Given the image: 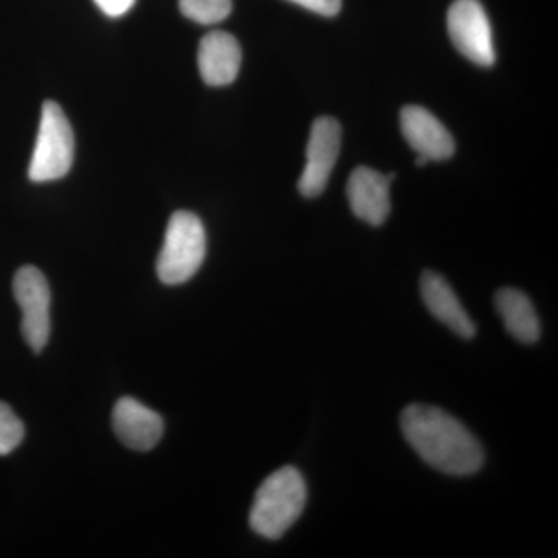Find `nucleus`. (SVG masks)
<instances>
[{
	"instance_id": "obj_12",
	"label": "nucleus",
	"mask_w": 558,
	"mask_h": 558,
	"mask_svg": "<svg viewBox=\"0 0 558 558\" xmlns=\"http://www.w3.org/2000/svg\"><path fill=\"white\" fill-rule=\"evenodd\" d=\"M421 295L427 310L461 339L469 340L475 336V323L462 307L446 278L435 271H424L421 278Z\"/></svg>"
},
{
	"instance_id": "obj_17",
	"label": "nucleus",
	"mask_w": 558,
	"mask_h": 558,
	"mask_svg": "<svg viewBox=\"0 0 558 558\" xmlns=\"http://www.w3.org/2000/svg\"><path fill=\"white\" fill-rule=\"evenodd\" d=\"M98 9L109 17H120L134 7L135 0H94Z\"/></svg>"
},
{
	"instance_id": "obj_3",
	"label": "nucleus",
	"mask_w": 558,
	"mask_h": 558,
	"mask_svg": "<svg viewBox=\"0 0 558 558\" xmlns=\"http://www.w3.org/2000/svg\"><path fill=\"white\" fill-rule=\"evenodd\" d=\"M207 253L204 223L194 213L171 216L163 247L157 259V275L168 286L183 284L197 274Z\"/></svg>"
},
{
	"instance_id": "obj_9",
	"label": "nucleus",
	"mask_w": 558,
	"mask_h": 558,
	"mask_svg": "<svg viewBox=\"0 0 558 558\" xmlns=\"http://www.w3.org/2000/svg\"><path fill=\"white\" fill-rule=\"evenodd\" d=\"M403 137L417 156L432 160H447L454 154L453 135L432 112L421 106H407L400 113Z\"/></svg>"
},
{
	"instance_id": "obj_5",
	"label": "nucleus",
	"mask_w": 558,
	"mask_h": 558,
	"mask_svg": "<svg viewBox=\"0 0 558 558\" xmlns=\"http://www.w3.org/2000/svg\"><path fill=\"white\" fill-rule=\"evenodd\" d=\"M14 299L22 311V336L39 354L50 339V288L43 271L33 266L21 267L14 275Z\"/></svg>"
},
{
	"instance_id": "obj_15",
	"label": "nucleus",
	"mask_w": 558,
	"mask_h": 558,
	"mask_svg": "<svg viewBox=\"0 0 558 558\" xmlns=\"http://www.w3.org/2000/svg\"><path fill=\"white\" fill-rule=\"evenodd\" d=\"M24 436L25 427L21 418L5 402H0V454L5 457L16 450Z\"/></svg>"
},
{
	"instance_id": "obj_10",
	"label": "nucleus",
	"mask_w": 558,
	"mask_h": 558,
	"mask_svg": "<svg viewBox=\"0 0 558 558\" xmlns=\"http://www.w3.org/2000/svg\"><path fill=\"white\" fill-rule=\"evenodd\" d=\"M113 432L132 450L149 451L163 436V421L156 411L132 398H121L112 414Z\"/></svg>"
},
{
	"instance_id": "obj_11",
	"label": "nucleus",
	"mask_w": 558,
	"mask_h": 558,
	"mask_svg": "<svg viewBox=\"0 0 558 558\" xmlns=\"http://www.w3.org/2000/svg\"><path fill=\"white\" fill-rule=\"evenodd\" d=\"M242 53L240 43L230 33L211 32L202 38L197 64L202 80L208 86H227L240 73Z\"/></svg>"
},
{
	"instance_id": "obj_13",
	"label": "nucleus",
	"mask_w": 558,
	"mask_h": 558,
	"mask_svg": "<svg viewBox=\"0 0 558 558\" xmlns=\"http://www.w3.org/2000/svg\"><path fill=\"white\" fill-rule=\"evenodd\" d=\"M495 306L506 329L521 343H535L539 339V322L532 301L521 290L501 289L495 295Z\"/></svg>"
},
{
	"instance_id": "obj_7",
	"label": "nucleus",
	"mask_w": 558,
	"mask_h": 558,
	"mask_svg": "<svg viewBox=\"0 0 558 558\" xmlns=\"http://www.w3.org/2000/svg\"><path fill=\"white\" fill-rule=\"evenodd\" d=\"M341 148V128L332 117H319L312 124L306 149V167L299 182L304 197H317L328 185Z\"/></svg>"
},
{
	"instance_id": "obj_16",
	"label": "nucleus",
	"mask_w": 558,
	"mask_h": 558,
	"mask_svg": "<svg viewBox=\"0 0 558 558\" xmlns=\"http://www.w3.org/2000/svg\"><path fill=\"white\" fill-rule=\"evenodd\" d=\"M289 2L326 17L336 16L341 9V0H289Z\"/></svg>"
},
{
	"instance_id": "obj_4",
	"label": "nucleus",
	"mask_w": 558,
	"mask_h": 558,
	"mask_svg": "<svg viewBox=\"0 0 558 558\" xmlns=\"http://www.w3.org/2000/svg\"><path fill=\"white\" fill-rule=\"evenodd\" d=\"M73 156L75 137L68 117L58 102H44L28 178L38 183L64 178L72 168Z\"/></svg>"
},
{
	"instance_id": "obj_2",
	"label": "nucleus",
	"mask_w": 558,
	"mask_h": 558,
	"mask_svg": "<svg viewBox=\"0 0 558 558\" xmlns=\"http://www.w3.org/2000/svg\"><path fill=\"white\" fill-rule=\"evenodd\" d=\"M306 501V481L299 470L286 465L260 484L250 510V526L260 537L281 538L300 519Z\"/></svg>"
},
{
	"instance_id": "obj_14",
	"label": "nucleus",
	"mask_w": 558,
	"mask_h": 558,
	"mask_svg": "<svg viewBox=\"0 0 558 558\" xmlns=\"http://www.w3.org/2000/svg\"><path fill=\"white\" fill-rule=\"evenodd\" d=\"M231 0H179L183 16L201 25H215L231 13Z\"/></svg>"
},
{
	"instance_id": "obj_6",
	"label": "nucleus",
	"mask_w": 558,
	"mask_h": 558,
	"mask_svg": "<svg viewBox=\"0 0 558 558\" xmlns=\"http://www.w3.org/2000/svg\"><path fill=\"white\" fill-rule=\"evenodd\" d=\"M451 43L481 68L495 64L494 38L486 10L480 0H454L447 14Z\"/></svg>"
},
{
	"instance_id": "obj_1",
	"label": "nucleus",
	"mask_w": 558,
	"mask_h": 558,
	"mask_svg": "<svg viewBox=\"0 0 558 558\" xmlns=\"http://www.w3.org/2000/svg\"><path fill=\"white\" fill-rule=\"evenodd\" d=\"M400 424L410 446L433 469L447 475L468 476L483 468L480 440L447 411L413 403L403 410Z\"/></svg>"
},
{
	"instance_id": "obj_8",
	"label": "nucleus",
	"mask_w": 558,
	"mask_h": 558,
	"mask_svg": "<svg viewBox=\"0 0 558 558\" xmlns=\"http://www.w3.org/2000/svg\"><path fill=\"white\" fill-rule=\"evenodd\" d=\"M395 175L359 167L348 180V201L352 213L369 226L379 227L391 213L389 189Z\"/></svg>"
}]
</instances>
